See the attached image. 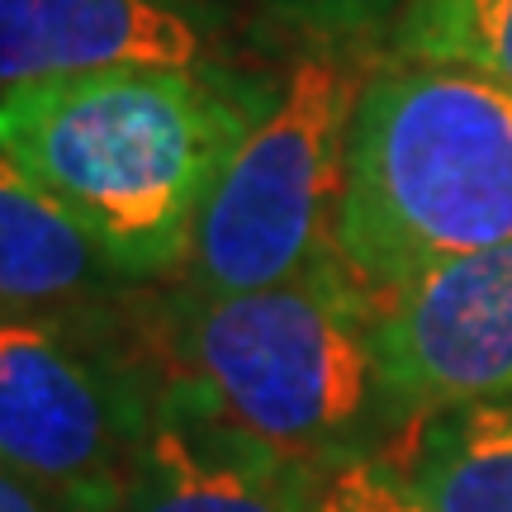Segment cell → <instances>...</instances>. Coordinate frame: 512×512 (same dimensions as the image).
<instances>
[{"mask_svg": "<svg viewBox=\"0 0 512 512\" xmlns=\"http://www.w3.org/2000/svg\"><path fill=\"white\" fill-rule=\"evenodd\" d=\"M219 24L200 0H0V95L124 67H214Z\"/></svg>", "mask_w": 512, "mask_h": 512, "instance_id": "cell-8", "label": "cell"}, {"mask_svg": "<svg viewBox=\"0 0 512 512\" xmlns=\"http://www.w3.org/2000/svg\"><path fill=\"white\" fill-rule=\"evenodd\" d=\"M119 285L81 223L0 147V309H100Z\"/></svg>", "mask_w": 512, "mask_h": 512, "instance_id": "cell-9", "label": "cell"}, {"mask_svg": "<svg viewBox=\"0 0 512 512\" xmlns=\"http://www.w3.org/2000/svg\"><path fill=\"white\" fill-rule=\"evenodd\" d=\"M313 484L318 470L242 437L162 380L128 475L95 512H309Z\"/></svg>", "mask_w": 512, "mask_h": 512, "instance_id": "cell-7", "label": "cell"}, {"mask_svg": "<svg viewBox=\"0 0 512 512\" xmlns=\"http://www.w3.org/2000/svg\"><path fill=\"white\" fill-rule=\"evenodd\" d=\"M271 95L219 67L67 76L0 95V147L124 285L181 280L204 200Z\"/></svg>", "mask_w": 512, "mask_h": 512, "instance_id": "cell-1", "label": "cell"}, {"mask_svg": "<svg viewBox=\"0 0 512 512\" xmlns=\"http://www.w3.org/2000/svg\"><path fill=\"white\" fill-rule=\"evenodd\" d=\"M394 465L427 512H512V399L413 418Z\"/></svg>", "mask_w": 512, "mask_h": 512, "instance_id": "cell-10", "label": "cell"}, {"mask_svg": "<svg viewBox=\"0 0 512 512\" xmlns=\"http://www.w3.org/2000/svg\"><path fill=\"white\" fill-rule=\"evenodd\" d=\"M0 512H72L67 503H57L53 494H43L38 484L0 465Z\"/></svg>", "mask_w": 512, "mask_h": 512, "instance_id": "cell-13", "label": "cell"}, {"mask_svg": "<svg viewBox=\"0 0 512 512\" xmlns=\"http://www.w3.org/2000/svg\"><path fill=\"white\" fill-rule=\"evenodd\" d=\"M512 242V91L403 62L356 95L337 256L380 304L446 261Z\"/></svg>", "mask_w": 512, "mask_h": 512, "instance_id": "cell-3", "label": "cell"}, {"mask_svg": "<svg viewBox=\"0 0 512 512\" xmlns=\"http://www.w3.org/2000/svg\"><path fill=\"white\" fill-rule=\"evenodd\" d=\"M366 81L337 57H304L233 147L200 209L181 285L266 290L337 261L351 110Z\"/></svg>", "mask_w": 512, "mask_h": 512, "instance_id": "cell-4", "label": "cell"}, {"mask_svg": "<svg viewBox=\"0 0 512 512\" xmlns=\"http://www.w3.org/2000/svg\"><path fill=\"white\" fill-rule=\"evenodd\" d=\"M399 48L408 62L460 67L512 91V0H413Z\"/></svg>", "mask_w": 512, "mask_h": 512, "instance_id": "cell-11", "label": "cell"}, {"mask_svg": "<svg viewBox=\"0 0 512 512\" xmlns=\"http://www.w3.org/2000/svg\"><path fill=\"white\" fill-rule=\"evenodd\" d=\"M309 512H427L389 456H351L318 470Z\"/></svg>", "mask_w": 512, "mask_h": 512, "instance_id": "cell-12", "label": "cell"}, {"mask_svg": "<svg viewBox=\"0 0 512 512\" xmlns=\"http://www.w3.org/2000/svg\"><path fill=\"white\" fill-rule=\"evenodd\" d=\"M370 347L389 418L512 399V242L446 261L380 299Z\"/></svg>", "mask_w": 512, "mask_h": 512, "instance_id": "cell-6", "label": "cell"}, {"mask_svg": "<svg viewBox=\"0 0 512 512\" xmlns=\"http://www.w3.org/2000/svg\"><path fill=\"white\" fill-rule=\"evenodd\" d=\"M100 309H0V465L72 512L114 498L162 384Z\"/></svg>", "mask_w": 512, "mask_h": 512, "instance_id": "cell-5", "label": "cell"}, {"mask_svg": "<svg viewBox=\"0 0 512 512\" xmlns=\"http://www.w3.org/2000/svg\"><path fill=\"white\" fill-rule=\"evenodd\" d=\"M370 328L375 299L337 256L266 290L176 285L147 318V356L242 437L328 470L370 456V432L389 418Z\"/></svg>", "mask_w": 512, "mask_h": 512, "instance_id": "cell-2", "label": "cell"}]
</instances>
